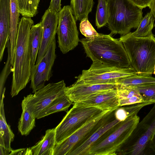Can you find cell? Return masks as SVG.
<instances>
[{
    "mask_svg": "<svg viewBox=\"0 0 155 155\" xmlns=\"http://www.w3.org/2000/svg\"><path fill=\"white\" fill-rule=\"evenodd\" d=\"M116 83L117 84L136 86L155 83V78L152 76L136 75L119 79L117 80Z\"/></svg>",
    "mask_w": 155,
    "mask_h": 155,
    "instance_id": "28",
    "label": "cell"
},
{
    "mask_svg": "<svg viewBox=\"0 0 155 155\" xmlns=\"http://www.w3.org/2000/svg\"><path fill=\"white\" fill-rule=\"evenodd\" d=\"M73 103L65 94L54 99L46 107L42 110L36 118L39 119L53 113L61 111L67 112L69 107Z\"/></svg>",
    "mask_w": 155,
    "mask_h": 155,
    "instance_id": "22",
    "label": "cell"
},
{
    "mask_svg": "<svg viewBox=\"0 0 155 155\" xmlns=\"http://www.w3.org/2000/svg\"><path fill=\"white\" fill-rule=\"evenodd\" d=\"M56 144L55 128L48 129L41 140L31 147L32 155H53Z\"/></svg>",
    "mask_w": 155,
    "mask_h": 155,
    "instance_id": "18",
    "label": "cell"
},
{
    "mask_svg": "<svg viewBox=\"0 0 155 155\" xmlns=\"http://www.w3.org/2000/svg\"><path fill=\"white\" fill-rule=\"evenodd\" d=\"M11 0H0V61L9 40Z\"/></svg>",
    "mask_w": 155,
    "mask_h": 155,
    "instance_id": "17",
    "label": "cell"
},
{
    "mask_svg": "<svg viewBox=\"0 0 155 155\" xmlns=\"http://www.w3.org/2000/svg\"><path fill=\"white\" fill-rule=\"evenodd\" d=\"M94 3L93 0H71L70 6L76 20L88 17Z\"/></svg>",
    "mask_w": 155,
    "mask_h": 155,
    "instance_id": "23",
    "label": "cell"
},
{
    "mask_svg": "<svg viewBox=\"0 0 155 155\" xmlns=\"http://www.w3.org/2000/svg\"><path fill=\"white\" fill-rule=\"evenodd\" d=\"M55 38L40 62L31 69L30 87L33 93L43 88L52 76V69L56 58Z\"/></svg>",
    "mask_w": 155,
    "mask_h": 155,
    "instance_id": "12",
    "label": "cell"
},
{
    "mask_svg": "<svg viewBox=\"0 0 155 155\" xmlns=\"http://www.w3.org/2000/svg\"><path fill=\"white\" fill-rule=\"evenodd\" d=\"M123 43L131 66L139 75L152 76L155 64V37L134 36L131 32L119 39Z\"/></svg>",
    "mask_w": 155,
    "mask_h": 155,
    "instance_id": "3",
    "label": "cell"
},
{
    "mask_svg": "<svg viewBox=\"0 0 155 155\" xmlns=\"http://www.w3.org/2000/svg\"><path fill=\"white\" fill-rule=\"evenodd\" d=\"M79 29L81 33L86 38H90L97 36L99 34L88 21V17L81 21Z\"/></svg>",
    "mask_w": 155,
    "mask_h": 155,
    "instance_id": "33",
    "label": "cell"
},
{
    "mask_svg": "<svg viewBox=\"0 0 155 155\" xmlns=\"http://www.w3.org/2000/svg\"><path fill=\"white\" fill-rule=\"evenodd\" d=\"M20 14L23 16L32 17L38 12L40 0H17Z\"/></svg>",
    "mask_w": 155,
    "mask_h": 155,
    "instance_id": "27",
    "label": "cell"
},
{
    "mask_svg": "<svg viewBox=\"0 0 155 155\" xmlns=\"http://www.w3.org/2000/svg\"><path fill=\"white\" fill-rule=\"evenodd\" d=\"M137 115L127 117L101 141L91 149L88 155L117 154L139 122Z\"/></svg>",
    "mask_w": 155,
    "mask_h": 155,
    "instance_id": "6",
    "label": "cell"
},
{
    "mask_svg": "<svg viewBox=\"0 0 155 155\" xmlns=\"http://www.w3.org/2000/svg\"><path fill=\"white\" fill-rule=\"evenodd\" d=\"M120 122L114 117L99 128L80 145L71 150L67 155H88L91 148L104 139Z\"/></svg>",
    "mask_w": 155,
    "mask_h": 155,
    "instance_id": "16",
    "label": "cell"
},
{
    "mask_svg": "<svg viewBox=\"0 0 155 155\" xmlns=\"http://www.w3.org/2000/svg\"><path fill=\"white\" fill-rule=\"evenodd\" d=\"M108 11L106 0H98L96 14V25L100 28L107 24Z\"/></svg>",
    "mask_w": 155,
    "mask_h": 155,
    "instance_id": "29",
    "label": "cell"
},
{
    "mask_svg": "<svg viewBox=\"0 0 155 155\" xmlns=\"http://www.w3.org/2000/svg\"><path fill=\"white\" fill-rule=\"evenodd\" d=\"M117 84H94L76 81L66 87L65 94L73 103L81 101L96 93L116 88Z\"/></svg>",
    "mask_w": 155,
    "mask_h": 155,
    "instance_id": "15",
    "label": "cell"
},
{
    "mask_svg": "<svg viewBox=\"0 0 155 155\" xmlns=\"http://www.w3.org/2000/svg\"><path fill=\"white\" fill-rule=\"evenodd\" d=\"M66 84L64 80L48 84L34 94L24 97L21 105L25 106L36 117L54 99L65 94Z\"/></svg>",
    "mask_w": 155,
    "mask_h": 155,
    "instance_id": "11",
    "label": "cell"
},
{
    "mask_svg": "<svg viewBox=\"0 0 155 155\" xmlns=\"http://www.w3.org/2000/svg\"><path fill=\"white\" fill-rule=\"evenodd\" d=\"M154 26L155 27V24H154Z\"/></svg>",
    "mask_w": 155,
    "mask_h": 155,
    "instance_id": "42",
    "label": "cell"
},
{
    "mask_svg": "<svg viewBox=\"0 0 155 155\" xmlns=\"http://www.w3.org/2000/svg\"><path fill=\"white\" fill-rule=\"evenodd\" d=\"M33 24L31 17L23 16L19 21L12 69L10 93L12 97L18 95L31 80L32 68L30 32Z\"/></svg>",
    "mask_w": 155,
    "mask_h": 155,
    "instance_id": "1",
    "label": "cell"
},
{
    "mask_svg": "<svg viewBox=\"0 0 155 155\" xmlns=\"http://www.w3.org/2000/svg\"><path fill=\"white\" fill-rule=\"evenodd\" d=\"M73 104L77 106L95 107L103 111L114 110L119 107L116 88L96 93Z\"/></svg>",
    "mask_w": 155,
    "mask_h": 155,
    "instance_id": "14",
    "label": "cell"
},
{
    "mask_svg": "<svg viewBox=\"0 0 155 155\" xmlns=\"http://www.w3.org/2000/svg\"><path fill=\"white\" fill-rule=\"evenodd\" d=\"M116 89L119 99L128 98L140 94L135 86L117 84Z\"/></svg>",
    "mask_w": 155,
    "mask_h": 155,
    "instance_id": "32",
    "label": "cell"
},
{
    "mask_svg": "<svg viewBox=\"0 0 155 155\" xmlns=\"http://www.w3.org/2000/svg\"><path fill=\"white\" fill-rule=\"evenodd\" d=\"M103 111L95 107L73 105L55 128L56 144L61 143Z\"/></svg>",
    "mask_w": 155,
    "mask_h": 155,
    "instance_id": "8",
    "label": "cell"
},
{
    "mask_svg": "<svg viewBox=\"0 0 155 155\" xmlns=\"http://www.w3.org/2000/svg\"><path fill=\"white\" fill-rule=\"evenodd\" d=\"M20 13L17 0H11V18L9 40L11 55V64L14 65L15 46Z\"/></svg>",
    "mask_w": 155,
    "mask_h": 155,
    "instance_id": "19",
    "label": "cell"
},
{
    "mask_svg": "<svg viewBox=\"0 0 155 155\" xmlns=\"http://www.w3.org/2000/svg\"><path fill=\"white\" fill-rule=\"evenodd\" d=\"M43 28L41 22L33 25L30 32L31 69L35 65L42 39Z\"/></svg>",
    "mask_w": 155,
    "mask_h": 155,
    "instance_id": "21",
    "label": "cell"
},
{
    "mask_svg": "<svg viewBox=\"0 0 155 155\" xmlns=\"http://www.w3.org/2000/svg\"><path fill=\"white\" fill-rule=\"evenodd\" d=\"M115 110L102 111L61 143L56 144L53 155H67L71 150L80 145L99 128L114 118Z\"/></svg>",
    "mask_w": 155,
    "mask_h": 155,
    "instance_id": "9",
    "label": "cell"
},
{
    "mask_svg": "<svg viewBox=\"0 0 155 155\" xmlns=\"http://www.w3.org/2000/svg\"><path fill=\"white\" fill-rule=\"evenodd\" d=\"M58 43L61 51L65 54L78 45L80 41L78 32L70 5L64 6L58 12Z\"/></svg>",
    "mask_w": 155,
    "mask_h": 155,
    "instance_id": "10",
    "label": "cell"
},
{
    "mask_svg": "<svg viewBox=\"0 0 155 155\" xmlns=\"http://www.w3.org/2000/svg\"><path fill=\"white\" fill-rule=\"evenodd\" d=\"M153 73L155 74V64L154 66V71Z\"/></svg>",
    "mask_w": 155,
    "mask_h": 155,
    "instance_id": "41",
    "label": "cell"
},
{
    "mask_svg": "<svg viewBox=\"0 0 155 155\" xmlns=\"http://www.w3.org/2000/svg\"><path fill=\"white\" fill-rule=\"evenodd\" d=\"M155 20L150 11L147 13L142 18L136 30L131 32L132 35L135 37H143L153 34L152 31Z\"/></svg>",
    "mask_w": 155,
    "mask_h": 155,
    "instance_id": "25",
    "label": "cell"
},
{
    "mask_svg": "<svg viewBox=\"0 0 155 155\" xmlns=\"http://www.w3.org/2000/svg\"><path fill=\"white\" fill-rule=\"evenodd\" d=\"M7 47L8 53V58L0 76V93L1 95L4 91L5 90V88H4V85L9 75L11 72H12L13 68L11 63V55L9 40L8 41Z\"/></svg>",
    "mask_w": 155,
    "mask_h": 155,
    "instance_id": "30",
    "label": "cell"
},
{
    "mask_svg": "<svg viewBox=\"0 0 155 155\" xmlns=\"http://www.w3.org/2000/svg\"><path fill=\"white\" fill-rule=\"evenodd\" d=\"M149 155H155V133L151 140Z\"/></svg>",
    "mask_w": 155,
    "mask_h": 155,
    "instance_id": "38",
    "label": "cell"
},
{
    "mask_svg": "<svg viewBox=\"0 0 155 155\" xmlns=\"http://www.w3.org/2000/svg\"><path fill=\"white\" fill-rule=\"evenodd\" d=\"M135 86L145 101L155 103V83Z\"/></svg>",
    "mask_w": 155,
    "mask_h": 155,
    "instance_id": "31",
    "label": "cell"
},
{
    "mask_svg": "<svg viewBox=\"0 0 155 155\" xmlns=\"http://www.w3.org/2000/svg\"><path fill=\"white\" fill-rule=\"evenodd\" d=\"M153 104L152 102L147 101L126 107H119L115 110V117L120 121H123L129 117L137 115L139 111L144 106Z\"/></svg>",
    "mask_w": 155,
    "mask_h": 155,
    "instance_id": "26",
    "label": "cell"
},
{
    "mask_svg": "<svg viewBox=\"0 0 155 155\" xmlns=\"http://www.w3.org/2000/svg\"><path fill=\"white\" fill-rule=\"evenodd\" d=\"M58 12L48 7L42 16V39L35 64L40 62L55 38L58 23Z\"/></svg>",
    "mask_w": 155,
    "mask_h": 155,
    "instance_id": "13",
    "label": "cell"
},
{
    "mask_svg": "<svg viewBox=\"0 0 155 155\" xmlns=\"http://www.w3.org/2000/svg\"><path fill=\"white\" fill-rule=\"evenodd\" d=\"M86 57L93 61H97L121 68L131 66L124 46L119 39L110 35L99 34L95 37L80 40Z\"/></svg>",
    "mask_w": 155,
    "mask_h": 155,
    "instance_id": "2",
    "label": "cell"
},
{
    "mask_svg": "<svg viewBox=\"0 0 155 155\" xmlns=\"http://www.w3.org/2000/svg\"><path fill=\"white\" fill-rule=\"evenodd\" d=\"M144 102L146 101L141 95L139 94L128 98L119 99V106L120 107Z\"/></svg>",
    "mask_w": 155,
    "mask_h": 155,
    "instance_id": "34",
    "label": "cell"
},
{
    "mask_svg": "<svg viewBox=\"0 0 155 155\" xmlns=\"http://www.w3.org/2000/svg\"><path fill=\"white\" fill-rule=\"evenodd\" d=\"M149 8L155 19V0H152Z\"/></svg>",
    "mask_w": 155,
    "mask_h": 155,
    "instance_id": "39",
    "label": "cell"
},
{
    "mask_svg": "<svg viewBox=\"0 0 155 155\" xmlns=\"http://www.w3.org/2000/svg\"><path fill=\"white\" fill-rule=\"evenodd\" d=\"M9 155H31L32 152L31 148L20 149L16 150H12Z\"/></svg>",
    "mask_w": 155,
    "mask_h": 155,
    "instance_id": "36",
    "label": "cell"
},
{
    "mask_svg": "<svg viewBox=\"0 0 155 155\" xmlns=\"http://www.w3.org/2000/svg\"><path fill=\"white\" fill-rule=\"evenodd\" d=\"M0 155H9L10 152H11L10 150L1 146H0Z\"/></svg>",
    "mask_w": 155,
    "mask_h": 155,
    "instance_id": "40",
    "label": "cell"
},
{
    "mask_svg": "<svg viewBox=\"0 0 155 155\" xmlns=\"http://www.w3.org/2000/svg\"><path fill=\"white\" fill-rule=\"evenodd\" d=\"M136 75L139 74L132 66L121 68L95 61H93L89 69L83 70L81 74L76 78V81L85 83L117 84L118 79Z\"/></svg>",
    "mask_w": 155,
    "mask_h": 155,
    "instance_id": "7",
    "label": "cell"
},
{
    "mask_svg": "<svg viewBox=\"0 0 155 155\" xmlns=\"http://www.w3.org/2000/svg\"><path fill=\"white\" fill-rule=\"evenodd\" d=\"M155 133V103L147 114L137 124L118 152L119 154L148 155Z\"/></svg>",
    "mask_w": 155,
    "mask_h": 155,
    "instance_id": "5",
    "label": "cell"
},
{
    "mask_svg": "<svg viewBox=\"0 0 155 155\" xmlns=\"http://www.w3.org/2000/svg\"><path fill=\"white\" fill-rule=\"evenodd\" d=\"M5 93L2 96L0 108V146L11 151V143L14 140V134L12 131L9 125L7 123L5 114L3 99Z\"/></svg>",
    "mask_w": 155,
    "mask_h": 155,
    "instance_id": "20",
    "label": "cell"
},
{
    "mask_svg": "<svg viewBox=\"0 0 155 155\" xmlns=\"http://www.w3.org/2000/svg\"><path fill=\"white\" fill-rule=\"evenodd\" d=\"M137 6L142 8L149 7L152 0H130Z\"/></svg>",
    "mask_w": 155,
    "mask_h": 155,
    "instance_id": "35",
    "label": "cell"
},
{
    "mask_svg": "<svg viewBox=\"0 0 155 155\" xmlns=\"http://www.w3.org/2000/svg\"><path fill=\"white\" fill-rule=\"evenodd\" d=\"M107 24L110 34L124 35L137 28L143 17L142 9L130 0H106Z\"/></svg>",
    "mask_w": 155,
    "mask_h": 155,
    "instance_id": "4",
    "label": "cell"
},
{
    "mask_svg": "<svg viewBox=\"0 0 155 155\" xmlns=\"http://www.w3.org/2000/svg\"><path fill=\"white\" fill-rule=\"evenodd\" d=\"M61 1V0H51L49 7L59 12L62 9Z\"/></svg>",
    "mask_w": 155,
    "mask_h": 155,
    "instance_id": "37",
    "label": "cell"
},
{
    "mask_svg": "<svg viewBox=\"0 0 155 155\" xmlns=\"http://www.w3.org/2000/svg\"><path fill=\"white\" fill-rule=\"evenodd\" d=\"M22 112L18 123L19 131L22 135L27 136L35 126L36 117L24 105Z\"/></svg>",
    "mask_w": 155,
    "mask_h": 155,
    "instance_id": "24",
    "label": "cell"
}]
</instances>
